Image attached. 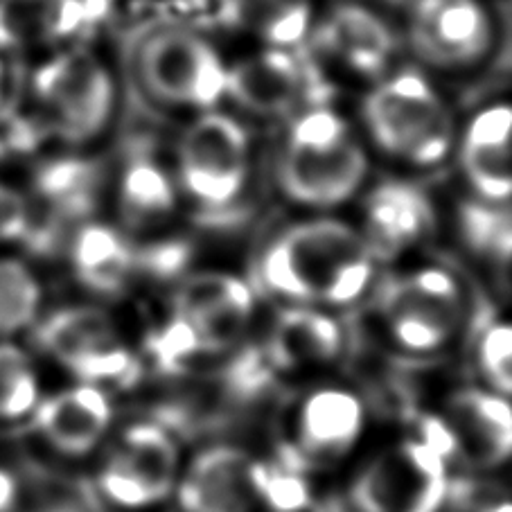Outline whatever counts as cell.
I'll return each mask as SVG.
<instances>
[{
	"label": "cell",
	"mask_w": 512,
	"mask_h": 512,
	"mask_svg": "<svg viewBox=\"0 0 512 512\" xmlns=\"http://www.w3.org/2000/svg\"><path fill=\"white\" fill-rule=\"evenodd\" d=\"M34 339L77 382L127 384L136 375V355L109 312L97 305H66L41 316Z\"/></svg>",
	"instance_id": "9c48e42d"
},
{
	"label": "cell",
	"mask_w": 512,
	"mask_h": 512,
	"mask_svg": "<svg viewBox=\"0 0 512 512\" xmlns=\"http://www.w3.org/2000/svg\"><path fill=\"white\" fill-rule=\"evenodd\" d=\"M375 269L361 231L341 219L316 217L287 226L264 246L258 278L289 305L334 310L364 298Z\"/></svg>",
	"instance_id": "6da1fadb"
},
{
	"label": "cell",
	"mask_w": 512,
	"mask_h": 512,
	"mask_svg": "<svg viewBox=\"0 0 512 512\" xmlns=\"http://www.w3.org/2000/svg\"><path fill=\"white\" fill-rule=\"evenodd\" d=\"M454 152L476 199L508 206L512 201V102H494L458 131Z\"/></svg>",
	"instance_id": "2e32d148"
},
{
	"label": "cell",
	"mask_w": 512,
	"mask_h": 512,
	"mask_svg": "<svg viewBox=\"0 0 512 512\" xmlns=\"http://www.w3.org/2000/svg\"><path fill=\"white\" fill-rule=\"evenodd\" d=\"M251 483L255 501L271 512H307L312 506L310 483L303 470L289 463H251Z\"/></svg>",
	"instance_id": "f1b7e54d"
},
{
	"label": "cell",
	"mask_w": 512,
	"mask_h": 512,
	"mask_svg": "<svg viewBox=\"0 0 512 512\" xmlns=\"http://www.w3.org/2000/svg\"><path fill=\"white\" fill-rule=\"evenodd\" d=\"M111 420L113 404L107 388L86 382L43 395L30 418L43 443L66 458L95 452L109 434Z\"/></svg>",
	"instance_id": "ac0fdd59"
},
{
	"label": "cell",
	"mask_w": 512,
	"mask_h": 512,
	"mask_svg": "<svg viewBox=\"0 0 512 512\" xmlns=\"http://www.w3.org/2000/svg\"><path fill=\"white\" fill-rule=\"evenodd\" d=\"M361 122L379 152L411 167H436L456 147L454 113L418 70L375 79L361 102Z\"/></svg>",
	"instance_id": "277c9868"
},
{
	"label": "cell",
	"mask_w": 512,
	"mask_h": 512,
	"mask_svg": "<svg viewBox=\"0 0 512 512\" xmlns=\"http://www.w3.org/2000/svg\"><path fill=\"white\" fill-rule=\"evenodd\" d=\"M463 228L470 244L492 260L503 287L512 294V215L506 206L476 201L463 213Z\"/></svg>",
	"instance_id": "83f0119b"
},
{
	"label": "cell",
	"mask_w": 512,
	"mask_h": 512,
	"mask_svg": "<svg viewBox=\"0 0 512 512\" xmlns=\"http://www.w3.org/2000/svg\"><path fill=\"white\" fill-rule=\"evenodd\" d=\"M32 226L34 210L28 194L0 179V249L25 240Z\"/></svg>",
	"instance_id": "1f68e13d"
},
{
	"label": "cell",
	"mask_w": 512,
	"mask_h": 512,
	"mask_svg": "<svg viewBox=\"0 0 512 512\" xmlns=\"http://www.w3.org/2000/svg\"><path fill=\"white\" fill-rule=\"evenodd\" d=\"M16 501H19V485L16 479L5 470H0V512L14 510Z\"/></svg>",
	"instance_id": "836d02e7"
},
{
	"label": "cell",
	"mask_w": 512,
	"mask_h": 512,
	"mask_svg": "<svg viewBox=\"0 0 512 512\" xmlns=\"http://www.w3.org/2000/svg\"><path fill=\"white\" fill-rule=\"evenodd\" d=\"M231 19L271 48H298L314 30L312 0H226Z\"/></svg>",
	"instance_id": "d4e9b609"
},
{
	"label": "cell",
	"mask_w": 512,
	"mask_h": 512,
	"mask_svg": "<svg viewBox=\"0 0 512 512\" xmlns=\"http://www.w3.org/2000/svg\"><path fill=\"white\" fill-rule=\"evenodd\" d=\"M409 3H411V0H409Z\"/></svg>",
	"instance_id": "8d00e7d4"
},
{
	"label": "cell",
	"mask_w": 512,
	"mask_h": 512,
	"mask_svg": "<svg viewBox=\"0 0 512 512\" xmlns=\"http://www.w3.org/2000/svg\"><path fill=\"white\" fill-rule=\"evenodd\" d=\"M16 64H19V57L0 48V113H5L12 102L16 104L23 97L25 77L16 73Z\"/></svg>",
	"instance_id": "d6a6232c"
},
{
	"label": "cell",
	"mask_w": 512,
	"mask_h": 512,
	"mask_svg": "<svg viewBox=\"0 0 512 512\" xmlns=\"http://www.w3.org/2000/svg\"><path fill=\"white\" fill-rule=\"evenodd\" d=\"M434 228V206L416 183L384 181L366 197L361 235L377 262L395 260L416 249Z\"/></svg>",
	"instance_id": "d6986e66"
},
{
	"label": "cell",
	"mask_w": 512,
	"mask_h": 512,
	"mask_svg": "<svg viewBox=\"0 0 512 512\" xmlns=\"http://www.w3.org/2000/svg\"><path fill=\"white\" fill-rule=\"evenodd\" d=\"M476 359L485 386L512 400V321H497L483 330Z\"/></svg>",
	"instance_id": "4dcf8cb0"
},
{
	"label": "cell",
	"mask_w": 512,
	"mask_h": 512,
	"mask_svg": "<svg viewBox=\"0 0 512 512\" xmlns=\"http://www.w3.org/2000/svg\"><path fill=\"white\" fill-rule=\"evenodd\" d=\"M86 23V0H0V48L21 59L73 46Z\"/></svg>",
	"instance_id": "7402d4cb"
},
{
	"label": "cell",
	"mask_w": 512,
	"mask_h": 512,
	"mask_svg": "<svg viewBox=\"0 0 512 512\" xmlns=\"http://www.w3.org/2000/svg\"><path fill=\"white\" fill-rule=\"evenodd\" d=\"M377 316L397 348L431 355L463 330L465 291L452 271L438 264L406 269L377 289Z\"/></svg>",
	"instance_id": "8992f818"
},
{
	"label": "cell",
	"mask_w": 512,
	"mask_h": 512,
	"mask_svg": "<svg viewBox=\"0 0 512 512\" xmlns=\"http://www.w3.org/2000/svg\"><path fill=\"white\" fill-rule=\"evenodd\" d=\"M43 316V285L28 262L0 255V339L34 330Z\"/></svg>",
	"instance_id": "484cf974"
},
{
	"label": "cell",
	"mask_w": 512,
	"mask_h": 512,
	"mask_svg": "<svg viewBox=\"0 0 512 512\" xmlns=\"http://www.w3.org/2000/svg\"><path fill=\"white\" fill-rule=\"evenodd\" d=\"M366 406L352 388L314 386L289 406L282 420V461L298 467H323L346 458L364 436Z\"/></svg>",
	"instance_id": "8fae6325"
},
{
	"label": "cell",
	"mask_w": 512,
	"mask_h": 512,
	"mask_svg": "<svg viewBox=\"0 0 512 512\" xmlns=\"http://www.w3.org/2000/svg\"><path fill=\"white\" fill-rule=\"evenodd\" d=\"M41 400V375L30 352L14 339H0V425L30 420Z\"/></svg>",
	"instance_id": "4316f807"
},
{
	"label": "cell",
	"mask_w": 512,
	"mask_h": 512,
	"mask_svg": "<svg viewBox=\"0 0 512 512\" xmlns=\"http://www.w3.org/2000/svg\"><path fill=\"white\" fill-rule=\"evenodd\" d=\"M251 174V138L237 118L201 111L176 147V183L201 208H228L240 199Z\"/></svg>",
	"instance_id": "52a82bcc"
},
{
	"label": "cell",
	"mask_w": 512,
	"mask_h": 512,
	"mask_svg": "<svg viewBox=\"0 0 512 512\" xmlns=\"http://www.w3.org/2000/svg\"><path fill=\"white\" fill-rule=\"evenodd\" d=\"M406 41L425 66L458 73L488 55L494 23L481 0H411Z\"/></svg>",
	"instance_id": "4fadbf2b"
},
{
	"label": "cell",
	"mask_w": 512,
	"mask_h": 512,
	"mask_svg": "<svg viewBox=\"0 0 512 512\" xmlns=\"http://www.w3.org/2000/svg\"><path fill=\"white\" fill-rule=\"evenodd\" d=\"M70 267L77 280L95 294H118L134 278L140 255L118 228L86 222L68 246Z\"/></svg>",
	"instance_id": "603a6c76"
},
{
	"label": "cell",
	"mask_w": 512,
	"mask_h": 512,
	"mask_svg": "<svg viewBox=\"0 0 512 512\" xmlns=\"http://www.w3.org/2000/svg\"><path fill=\"white\" fill-rule=\"evenodd\" d=\"M452 458L476 470H497L512 461V400L488 386H463L449 393L438 413Z\"/></svg>",
	"instance_id": "5bb4252c"
},
{
	"label": "cell",
	"mask_w": 512,
	"mask_h": 512,
	"mask_svg": "<svg viewBox=\"0 0 512 512\" xmlns=\"http://www.w3.org/2000/svg\"><path fill=\"white\" fill-rule=\"evenodd\" d=\"M447 492L449 458L422 438L386 447L352 485L359 512H438Z\"/></svg>",
	"instance_id": "30bf717a"
},
{
	"label": "cell",
	"mask_w": 512,
	"mask_h": 512,
	"mask_svg": "<svg viewBox=\"0 0 512 512\" xmlns=\"http://www.w3.org/2000/svg\"><path fill=\"white\" fill-rule=\"evenodd\" d=\"M147 348L149 355L156 361V366L170 370V373H176L181 368H190L199 359L210 357L206 346L199 339V334L179 314H172V319L149 337Z\"/></svg>",
	"instance_id": "f546056e"
},
{
	"label": "cell",
	"mask_w": 512,
	"mask_h": 512,
	"mask_svg": "<svg viewBox=\"0 0 512 512\" xmlns=\"http://www.w3.org/2000/svg\"><path fill=\"white\" fill-rule=\"evenodd\" d=\"M479 512H512V497H494L483 503Z\"/></svg>",
	"instance_id": "e575fe53"
},
{
	"label": "cell",
	"mask_w": 512,
	"mask_h": 512,
	"mask_svg": "<svg viewBox=\"0 0 512 512\" xmlns=\"http://www.w3.org/2000/svg\"><path fill=\"white\" fill-rule=\"evenodd\" d=\"M226 97L253 116L291 120L310 109L328 107L332 84L319 57L303 46H267L228 66Z\"/></svg>",
	"instance_id": "ba28073f"
},
{
	"label": "cell",
	"mask_w": 512,
	"mask_h": 512,
	"mask_svg": "<svg viewBox=\"0 0 512 512\" xmlns=\"http://www.w3.org/2000/svg\"><path fill=\"white\" fill-rule=\"evenodd\" d=\"M181 474L179 445L158 422L125 427L97 472V488L109 503L140 510L174 494Z\"/></svg>",
	"instance_id": "7c38bea8"
},
{
	"label": "cell",
	"mask_w": 512,
	"mask_h": 512,
	"mask_svg": "<svg viewBox=\"0 0 512 512\" xmlns=\"http://www.w3.org/2000/svg\"><path fill=\"white\" fill-rule=\"evenodd\" d=\"M116 79L95 50L79 46L46 52L25 75L23 97L39 131L68 147L95 143L116 113Z\"/></svg>",
	"instance_id": "7a4b0ae2"
},
{
	"label": "cell",
	"mask_w": 512,
	"mask_h": 512,
	"mask_svg": "<svg viewBox=\"0 0 512 512\" xmlns=\"http://www.w3.org/2000/svg\"><path fill=\"white\" fill-rule=\"evenodd\" d=\"M343 328L328 310L289 305L273 319L262 343V364L269 373H300L337 361L343 352Z\"/></svg>",
	"instance_id": "44dd1931"
},
{
	"label": "cell",
	"mask_w": 512,
	"mask_h": 512,
	"mask_svg": "<svg viewBox=\"0 0 512 512\" xmlns=\"http://www.w3.org/2000/svg\"><path fill=\"white\" fill-rule=\"evenodd\" d=\"M253 458L231 445L199 452L176 479V501L183 512H253Z\"/></svg>",
	"instance_id": "ffe728a7"
},
{
	"label": "cell",
	"mask_w": 512,
	"mask_h": 512,
	"mask_svg": "<svg viewBox=\"0 0 512 512\" xmlns=\"http://www.w3.org/2000/svg\"><path fill=\"white\" fill-rule=\"evenodd\" d=\"M368 176V154L348 120L330 104L289 120L276 179L289 201L334 208L350 201Z\"/></svg>",
	"instance_id": "3957f363"
},
{
	"label": "cell",
	"mask_w": 512,
	"mask_h": 512,
	"mask_svg": "<svg viewBox=\"0 0 512 512\" xmlns=\"http://www.w3.org/2000/svg\"><path fill=\"white\" fill-rule=\"evenodd\" d=\"M174 314L199 334L208 355L235 348L255 312L249 282L224 271H203L185 278L174 291Z\"/></svg>",
	"instance_id": "9a60e30c"
},
{
	"label": "cell",
	"mask_w": 512,
	"mask_h": 512,
	"mask_svg": "<svg viewBox=\"0 0 512 512\" xmlns=\"http://www.w3.org/2000/svg\"><path fill=\"white\" fill-rule=\"evenodd\" d=\"M179 203V183L149 156L127 163L118 183L122 222L131 228H152L170 219Z\"/></svg>",
	"instance_id": "cb8c5ba5"
},
{
	"label": "cell",
	"mask_w": 512,
	"mask_h": 512,
	"mask_svg": "<svg viewBox=\"0 0 512 512\" xmlns=\"http://www.w3.org/2000/svg\"><path fill=\"white\" fill-rule=\"evenodd\" d=\"M37 512H82V510H77V508H73V506H50V508H43V510H37Z\"/></svg>",
	"instance_id": "d590c367"
},
{
	"label": "cell",
	"mask_w": 512,
	"mask_h": 512,
	"mask_svg": "<svg viewBox=\"0 0 512 512\" xmlns=\"http://www.w3.org/2000/svg\"><path fill=\"white\" fill-rule=\"evenodd\" d=\"M136 82L154 102L172 109H217L228 91V64L197 30L161 25L134 50Z\"/></svg>",
	"instance_id": "5b68a950"
},
{
	"label": "cell",
	"mask_w": 512,
	"mask_h": 512,
	"mask_svg": "<svg viewBox=\"0 0 512 512\" xmlns=\"http://www.w3.org/2000/svg\"><path fill=\"white\" fill-rule=\"evenodd\" d=\"M310 39L321 55L368 79L388 75L397 50L391 25L375 10L359 3L334 5L319 23H314Z\"/></svg>",
	"instance_id": "e0dca14e"
}]
</instances>
